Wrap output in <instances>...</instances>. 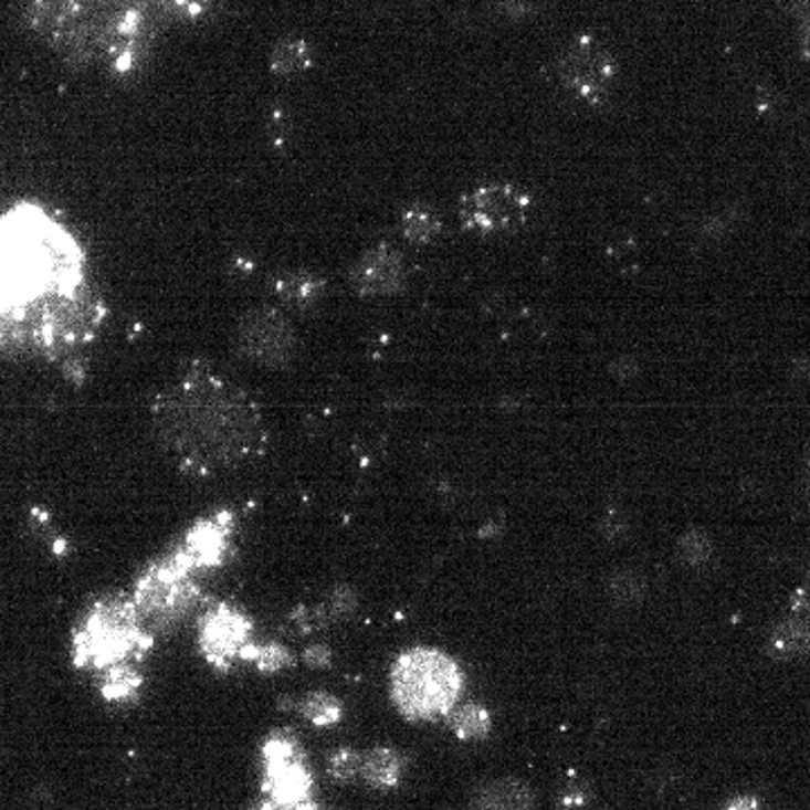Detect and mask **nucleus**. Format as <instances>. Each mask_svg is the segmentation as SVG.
<instances>
[{
	"instance_id": "21",
	"label": "nucleus",
	"mask_w": 810,
	"mask_h": 810,
	"mask_svg": "<svg viewBox=\"0 0 810 810\" xmlns=\"http://www.w3.org/2000/svg\"><path fill=\"white\" fill-rule=\"evenodd\" d=\"M799 45H801V56L810 64V8L799 19Z\"/></svg>"
},
{
	"instance_id": "19",
	"label": "nucleus",
	"mask_w": 810,
	"mask_h": 810,
	"mask_svg": "<svg viewBox=\"0 0 810 810\" xmlns=\"http://www.w3.org/2000/svg\"><path fill=\"white\" fill-rule=\"evenodd\" d=\"M304 716L316 725H332L340 716V705L329 694H311L302 705Z\"/></svg>"
},
{
	"instance_id": "9",
	"label": "nucleus",
	"mask_w": 810,
	"mask_h": 810,
	"mask_svg": "<svg viewBox=\"0 0 810 810\" xmlns=\"http://www.w3.org/2000/svg\"><path fill=\"white\" fill-rule=\"evenodd\" d=\"M245 640L248 621L243 619V614L230 608H221L206 619L201 642L212 660H230L245 644Z\"/></svg>"
},
{
	"instance_id": "24",
	"label": "nucleus",
	"mask_w": 810,
	"mask_h": 810,
	"mask_svg": "<svg viewBox=\"0 0 810 810\" xmlns=\"http://www.w3.org/2000/svg\"><path fill=\"white\" fill-rule=\"evenodd\" d=\"M795 612L806 621V619H810V592H803V595H799L797 597V601H795Z\"/></svg>"
},
{
	"instance_id": "2",
	"label": "nucleus",
	"mask_w": 810,
	"mask_h": 810,
	"mask_svg": "<svg viewBox=\"0 0 810 810\" xmlns=\"http://www.w3.org/2000/svg\"><path fill=\"white\" fill-rule=\"evenodd\" d=\"M462 692L457 664L432 649L403 653L392 669V696L403 716L432 720L453 712Z\"/></svg>"
},
{
	"instance_id": "7",
	"label": "nucleus",
	"mask_w": 810,
	"mask_h": 810,
	"mask_svg": "<svg viewBox=\"0 0 810 810\" xmlns=\"http://www.w3.org/2000/svg\"><path fill=\"white\" fill-rule=\"evenodd\" d=\"M266 772L269 788L280 806L304 803L311 790V777L304 768L297 747L286 738H273L266 745Z\"/></svg>"
},
{
	"instance_id": "20",
	"label": "nucleus",
	"mask_w": 810,
	"mask_h": 810,
	"mask_svg": "<svg viewBox=\"0 0 810 810\" xmlns=\"http://www.w3.org/2000/svg\"><path fill=\"white\" fill-rule=\"evenodd\" d=\"M362 770V757L351 750H340L329 759V772L338 781H351Z\"/></svg>"
},
{
	"instance_id": "1",
	"label": "nucleus",
	"mask_w": 810,
	"mask_h": 810,
	"mask_svg": "<svg viewBox=\"0 0 810 810\" xmlns=\"http://www.w3.org/2000/svg\"><path fill=\"white\" fill-rule=\"evenodd\" d=\"M158 440L192 473H214L255 457L266 442L257 406L217 377H185L154 406Z\"/></svg>"
},
{
	"instance_id": "14",
	"label": "nucleus",
	"mask_w": 810,
	"mask_h": 810,
	"mask_svg": "<svg viewBox=\"0 0 810 810\" xmlns=\"http://www.w3.org/2000/svg\"><path fill=\"white\" fill-rule=\"evenodd\" d=\"M401 232L410 243L423 245L440 236L442 219L432 208L417 203L401 212Z\"/></svg>"
},
{
	"instance_id": "6",
	"label": "nucleus",
	"mask_w": 810,
	"mask_h": 810,
	"mask_svg": "<svg viewBox=\"0 0 810 810\" xmlns=\"http://www.w3.org/2000/svg\"><path fill=\"white\" fill-rule=\"evenodd\" d=\"M136 638V621L129 610L119 606L97 610L80 638V651L84 649L86 658L108 662L129 651Z\"/></svg>"
},
{
	"instance_id": "15",
	"label": "nucleus",
	"mask_w": 810,
	"mask_h": 810,
	"mask_svg": "<svg viewBox=\"0 0 810 810\" xmlns=\"http://www.w3.org/2000/svg\"><path fill=\"white\" fill-rule=\"evenodd\" d=\"M308 66H311V50L306 41L297 36L282 39L271 54V69L275 75H282V77L297 75L306 71Z\"/></svg>"
},
{
	"instance_id": "16",
	"label": "nucleus",
	"mask_w": 810,
	"mask_h": 810,
	"mask_svg": "<svg viewBox=\"0 0 810 810\" xmlns=\"http://www.w3.org/2000/svg\"><path fill=\"white\" fill-rule=\"evenodd\" d=\"M451 727L464 740L482 738L491 729V716L480 705H462L451 712Z\"/></svg>"
},
{
	"instance_id": "4",
	"label": "nucleus",
	"mask_w": 810,
	"mask_h": 810,
	"mask_svg": "<svg viewBox=\"0 0 810 810\" xmlns=\"http://www.w3.org/2000/svg\"><path fill=\"white\" fill-rule=\"evenodd\" d=\"M532 197L512 182H488L475 187L460 203L464 228L482 234L518 230L532 214Z\"/></svg>"
},
{
	"instance_id": "5",
	"label": "nucleus",
	"mask_w": 810,
	"mask_h": 810,
	"mask_svg": "<svg viewBox=\"0 0 810 810\" xmlns=\"http://www.w3.org/2000/svg\"><path fill=\"white\" fill-rule=\"evenodd\" d=\"M236 351L264 367H284L297 354V336L288 318L273 306L251 308L239 320Z\"/></svg>"
},
{
	"instance_id": "13",
	"label": "nucleus",
	"mask_w": 810,
	"mask_h": 810,
	"mask_svg": "<svg viewBox=\"0 0 810 810\" xmlns=\"http://www.w3.org/2000/svg\"><path fill=\"white\" fill-rule=\"evenodd\" d=\"M770 653L779 660H792L810 651V627L803 619H790L779 624L768 644Z\"/></svg>"
},
{
	"instance_id": "10",
	"label": "nucleus",
	"mask_w": 810,
	"mask_h": 810,
	"mask_svg": "<svg viewBox=\"0 0 810 810\" xmlns=\"http://www.w3.org/2000/svg\"><path fill=\"white\" fill-rule=\"evenodd\" d=\"M534 806V790L520 779H497L482 786L473 801V810H529Z\"/></svg>"
},
{
	"instance_id": "8",
	"label": "nucleus",
	"mask_w": 810,
	"mask_h": 810,
	"mask_svg": "<svg viewBox=\"0 0 810 810\" xmlns=\"http://www.w3.org/2000/svg\"><path fill=\"white\" fill-rule=\"evenodd\" d=\"M349 280L360 295H395L406 286L408 271L401 253L381 243L354 264Z\"/></svg>"
},
{
	"instance_id": "17",
	"label": "nucleus",
	"mask_w": 810,
	"mask_h": 810,
	"mask_svg": "<svg viewBox=\"0 0 810 810\" xmlns=\"http://www.w3.org/2000/svg\"><path fill=\"white\" fill-rule=\"evenodd\" d=\"M608 595L621 608L638 606L646 595V581L642 575L631 572V570L617 572L608 583Z\"/></svg>"
},
{
	"instance_id": "12",
	"label": "nucleus",
	"mask_w": 810,
	"mask_h": 810,
	"mask_svg": "<svg viewBox=\"0 0 810 810\" xmlns=\"http://www.w3.org/2000/svg\"><path fill=\"white\" fill-rule=\"evenodd\" d=\"M403 772V759L388 747H377L362 757V779L374 788H392L399 783Z\"/></svg>"
},
{
	"instance_id": "18",
	"label": "nucleus",
	"mask_w": 810,
	"mask_h": 810,
	"mask_svg": "<svg viewBox=\"0 0 810 810\" xmlns=\"http://www.w3.org/2000/svg\"><path fill=\"white\" fill-rule=\"evenodd\" d=\"M677 551H680L682 564H687L690 568H703L714 556V543L705 532L692 529L680 538Z\"/></svg>"
},
{
	"instance_id": "11",
	"label": "nucleus",
	"mask_w": 810,
	"mask_h": 810,
	"mask_svg": "<svg viewBox=\"0 0 810 810\" xmlns=\"http://www.w3.org/2000/svg\"><path fill=\"white\" fill-rule=\"evenodd\" d=\"M273 291L280 297V302L293 308H308L316 306L325 297L327 284L323 277L308 271H291L275 280Z\"/></svg>"
},
{
	"instance_id": "22",
	"label": "nucleus",
	"mask_w": 810,
	"mask_h": 810,
	"mask_svg": "<svg viewBox=\"0 0 810 810\" xmlns=\"http://www.w3.org/2000/svg\"><path fill=\"white\" fill-rule=\"evenodd\" d=\"M282 651H277V649H266L264 651V655L260 658V664H262V669H280L282 666Z\"/></svg>"
},
{
	"instance_id": "23",
	"label": "nucleus",
	"mask_w": 810,
	"mask_h": 810,
	"mask_svg": "<svg viewBox=\"0 0 810 810\" xmlns=\"http://www.w3.org/2000/svg\"><path fill=\"white\" fill-rule=\"evenodd\" d=\"M727 810H761V806H759V801L755 797H736L727 806Z\"/></svg>"
},
{
	"instance_id": "3",
	"label": "nucleus",
	"mask_w": 810,
	"mask_h": 810,
	"mask_svg": "<svg viewBox=\"0 0 810 810\" xmlns=\"http://www.w3.org/2000/svg\"><path fill=\"white\" fill-rule=\"evenodd\" d=\"M556 73L560 84H564L577 99L599 106L608 99L614 77L617 64L614 56L601 45L597 39L581 34L570 45L560 52Z\"/></svg>"
},
{
	"instance_id": "25",
	"label": "nucleus",
	"mask_w": 810,
	"mask_h": 810,
	"mask_svg": "<svg viewBox=\"0 0 810 810\" xmlns=\"http://www.w3.org/2000/svg\"><path fill=\"white\" fill-rule=\"evenodd\" d=\"M781 3H783V8H786L788 12L797 14L799 19H801V17H803V12L810 8V0H781Z\"/></svg>"
},
{
	"instance_id": "26",
	"label": "nucleus",
	"mask_w": 810,
	"mask_h": 810,
	"mask_svg": "<svg viewBox=\"0 0 810 810\" xmlns=\"http://www.w3.org/2000/svg\"><path fill=\"white\" fill-rule=\"evenodd\" d=\"M291 810H318L316 806H311V803H297V806H291Z\"/></svg>"
}]
</instances>
